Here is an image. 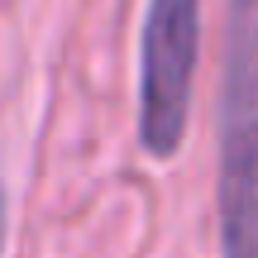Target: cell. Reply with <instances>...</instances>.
<instances>
[{"label": "cell", "instance_id": "3", "mask_svg": "<svg viewBox=\"0 0 258 258\" xmlns=\"http://www.w3.org/2000/svg\"><path fill=\"white\" fill-rule=\"evenodd\" d=\"M5 239H10V201L0 191V258H5Z\"/></svg>", "mask_w": 258, "mask_h": 258}, {"label": "cell", "instance_id": "1", "mask_svg": "<svg viewBox=\"0 0 258 258\" xmlns=\"http://www.w3.org/2000/svg\"><path fill=\"white\" fill-rule=\"evenodd\" d=\"M215 225L220 258H258V0L225 5L215 96Z\"/></svg>", "mask_w": 258, "mask_h": 258}, {"label": "cell", "instance_id": "2", "mask_svg": "<svg viewBox=\"0 0 258 258\" xmlns=\"http://www.w3.org/2000/svg\"><path fill=\"white\" fill-rule=\"evenodd\" d=\"M206 0H148L139 34V148L158 163L177 158L191 124L196 67H201Z\"/></svg>", "mask_w": 258, "mask_h": 258}]
</instances>
